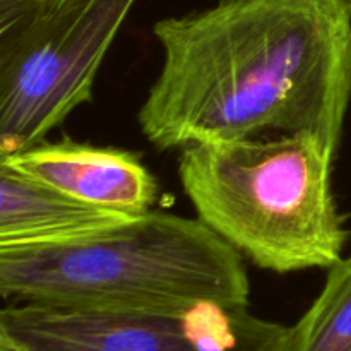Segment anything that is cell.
<instances>
[{
    "label": "cell",
    "mask_w": 351,
    "mask_h": 351,
    "mask_svg": "<svg viewBox=\"0 0 351 351\" xmlns=\"http://www.w3.org/2000/svg\"><path fill=\"white\" fill-rule=\"evenodd\" d=\"M40 2L41 0H0V26L12 23L23 14L29 12Z\"/></svg>",
    "instance_id": "9c48e42d"
},
{
    "label": "cell",
    "mask_w": 351,
    "mask_h": 351,
    "mask_svg": "<svg viewBox=\"0 0 351 351\" xmlns=\"http://www.w3.org/2000/svg\"><path fill=\"white\" fill-rule=\"evenodd\" d=\"M335 154L311 134L197 143L180 149L178 178L197 218L257 267L329 269L348 240Z\"/></svg>",
    "instance_id": "3957f363"
},
{
    "label": "cell",
    "mask_w": 351,
    "mask_h": 351,
    "mask_svg": "<svg viewBox=\"0 0 351 351\" xmlns=\"http://www.w3.org/2000/svg\"><path fill=\"white\" fill-rule=\"evenodd\" d=\"M290 328L249 307L81 308L14 302L0 345L14 351H288Z\"/></svg>",
    "instance_id": "5b68a950"
},
{
    "label": "cell",
    "mask_w": 351,
    "mask_h": 351,
    "mask_svg": "<svg viewBox=\"0 0 351 351\" xmlns=\"http://www.w3.org/2000/svg\"><path fill=\"white\" fill-rule=\"evenodd\" d=\"M5 300L81 308L249 307L242 254L199 218L149 211L93 239L0 249Z\"/></svg>",
    "instance_id": "7a4b0ae2"
},
{
    "label": "cell",
    "mask_w": 351,
    "mask_h": 351,
    "mask_svg": "<svg viewBox=\"0 0 351 351\" xmlns=\"http://www.w3.org/2000/svg\"><path fill=\"white\" fill-rule=\"evenodd\" d=\"M288 351H351V254L328 269L315 300L290 328Z\"/></svg>",
    "instance_id": "ba28073f"
},
{
    "label": "cell",
    "mask_w": 351,
    "mask_h": 351,
    "mask_svg": "<svg viewBox=\"0 0 351 351\" xmlns=\"http://www.w3.org/2000/svg\"><path fill=\"white\" fill-rule=\"evenodd\" d=\"M130 219L136 218L71 197L0 161V249L81 242Z\"/></svg>",
    "instance_id": "52a82bcc"
},
{
    "label": "cell",
    "mask_w": 351,
    "mask_h": 351,
    "mask_svg": "<svg viewBox=\"0 0 351 351\" xmlns=\"http://www.w3.org/2000/svg\"><path fill=\"white\" fill-rule=\"evenodd\" d=\"M137 112L158 149L311 134L338 151L351 98V0H219L165 17Z\"/></svg>",
    "instance_id": "6da1fadb"
},
{
    "label": "cell",
    "mask_w": 351,
    "mask_h": 351,
    "mask_svg": "<svg viewBox=\"0 0 351 351\" xmlns=\"http://www.w3.org/2000/svg\"><path fill=\"white\" fill-rule=\"evenodd\" d=\"M137 0H41L0 26V154L41 143L93 98L106 51Z\"/></svg>",
    "instance_id": "277c9868"
},
{
    "label": "cell",
    "mask_w": 351,
    "mask_h": 351,
    "mask_svg": "<svg viewBox=\"0 0 351 351\" xmlns=\"http://www.w3.org/2000/svg\"><path fill=\"white\" fill-rule=\"evenodd\" d=\"M0 161L82 202L139 218L160 195L154 175L130 151L62 139L0 154Z\"/></svg>",
    "instance_id": "8992f818"
}]
</instances>
